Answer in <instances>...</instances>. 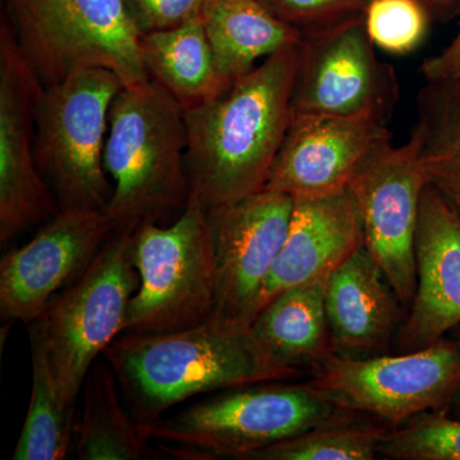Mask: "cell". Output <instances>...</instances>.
<instances>
[{"instance_id": "cell-29", "label": "cell", "mask_w": 460, "mask_h": 460, "mask_svg": "<svg viewBox=\"0 0 460 460\" xmlns=\"http://www.w3.org/2000/svg\"><path fill=\"white\" fill-rule=\"evenodd\" d=\"M206 0H127L142 33L172 29L199 16Z\"/></svg>"}, {"instance_id": "cell-19", "label": "cell", "mask_w": 460, "mask_h": 460, "mask_svg": "<svg viewBox=\"0 0 460 460\" xmlns=\"http://www.w3.org/2000/svg\"><path fill=\"white\" fill-rule=\"evenodd\" d=\"M140 48L148 77L184 111L213 102L232 86L217 69L201 14L172 29L141 33Z\"/></svg>"}, {"instance_id": "cell-20", "label": "cell", "mask_w": 460, "mask_h": 460, "mask_svg": "<svg viewBox=\"0 0 460 460\" xmlns=\"http://www.w3.org/2000/svg\"><path fill=\"white\" fill-rule=\"evenodd\" d=\"M201 18L217 69L229 84L260 60L304 40L259 0H206Z\"/></svg>"}, {"instance_id": "cell-10", "label": "cell", "mask_w": 460, "mask_h": 460, "mask_svg": "<svg viewBox=\"0 0 460 460\" xmlns=\"http://www.w3.org/2000/svg\"><path fill=\"white\" fill-rule=\"evenodd\" d=\"M396 99L394 71L375 54L363 14L304 36L293 115L368 118L386 123Z\"/></svg>"}, {"instance_id": "cell-23", "label": "cell", "mask_w": 460, "mask_h": 460, "mask_svg": "<svg viewBox=\"0 0 460 460\" xmlns=\"http://www.w3.org/2000/svg\"><path fill=\"white\" fill-rule=\"evenodd\" d=\"M417 105L426 181L460 217V80L426 81Z\"/></svg>"}, {"instance_id": "cell-25", "label": "cell", "mask_w": 460, "mask_h": 460, "mask_svg": "<svg viewBox=\"0 0 460 460\" xmlns=\"http://www.w3.org/2000/svg\"><path fill=\"white\" fill-rule=\"evenodd\" d=\"M343 411L302 434L269 445L242 460H371L389 434V426L356 420Z\"/></svg>"}, {"instance_id": "cell-12", "label": "cell", "mask_w": 460, "mask_h": 460, "mask_svg": "<svg viewBox=\"0 0 460 460\" xmlns=\"http://www.w3.org/2000/svg\"><path fill=\"white\" fill-rule=\"evenodd\" d=\"M44 87L23 56L7 13L0 25V242L49 222L60 210L33 151L35 104Z\"/></svg>"}, {"instance_id": "cell-6", "label": "cell", "mask_w": 460, "mask_h": 460, "mask_svg": "<svg viewBox=\"0 0 460 460\" xmlns=\"http://www.w3.org/2000/svg\"><path fill=\"white\" fill-rule=\"evenodd\" d=\"M14 35L44 86L105 68L124 86L150 80L127 0H5Z\"/></svg>"}, {"instance_id": "cell-27", "label": "cell", "mask_w": 460, "mask_h": 460, "mask_svg": "<svg viewBox=\"0 0 460 460\" xmlns=\"http://www.w3.org/2000/svg\"><path fill=\"white\" fill-rule=\"evenodd\" d=\"M429 14L420 0H370L363 21L375 48L393 56H407L425 40Z\"/></svg>"}, {"instance_id": "cell-28", "label": "cell", "mask_w": 460, "mask_h": 460, "mask_svg": "<svg viewBox=\"0 0 460 460\" xmlns=\"http://www.w3.org/2000/svg\"><path fill=\"white\" fill-rule=\"evenodd\" d=\"M302 36L363 14L370 0H259Z\"/></svg>"}, {"instance_id": "cell-5", "label": "cell", "mask_w": 460, "mask_h": 460, "mask_svg": "<svg viewBox=\"0 0 460 460\" xmlns=\"http://www.w3.org/2000/svg\"><path fill=\"white\" fill-rule=\"evenodd\" d=\"M124 87L105 68L75 72L42 87L35 104L33 151L60 208H105L113 193L104 165L109 114Z\"/></svg>"}, {"instance_id": "cell-31", "label": "cell", "mask_w": 460, "mask_h": 460, "mask_svg": "<svg viewBox=\"0 0 460 460\" xmlns=\"http://www.w3.org/2000/svg\"><path fill=\"white\" fill-rule=\"evenodd\" d=\"M450 337L456 339V341L460 344V325L456 326V328L450 332ZM445 413L449 414L453 419L460 420V386L456 396H454L452 404L449 405V408H447V411H445Z\"/></svg>"}, {"instance_id": "cell-9", "label": "cell", "mask_w": 460, "mask_h": 460, "mask_svg": "<svg viewBox=\"0 0 460 460\" xmlns=\"http://www.w3.org/2000/svg\"><path fill=\"white\" fill-rule=\"evenodd\" d=\"M338 408L390 429L426 411H447L460 386V344L452 337L414 352L354 358L334 353L310 381Z\"/></svg>"}, {"instance_id": "cell-26", "label": "cell", "mask_w": 460, "mask_h": 460, "mask_svg": "<svg viewBox=\"0 0 460 460\" xmlns=\"http://www.w3.org/2000/svg\"><path fill=\"white\" fill-rule=\"evenodd\" d=\"M380 456L393 460H460V420L426 411L390 429Z\"/></svg>"}, {"instance_id": "cell-16", "label": "cell", "mask_w": 460, "mask_h": 460, "mask_svg": "<svg viewBox=\"0 0 460 460\" xmlns=\"http://www.w3.org/2000/svg\"><path fill=\"white\" fill-rule=\"evenodd\" d=\"M414 252L416 293L398 330L399 353L438 343L460 325V217L429 184L420 198Z\"/></svg>"}, {"instance_id": "cell-32", "label": "cell", "mask_w": 460, "mask_h": 460, "mask_svg": "<svg viewBox=\"0 0 460 460\" xmlns=\"http://www.w3.org/2000/svg\"><path fill=\"white\" fill-rule=\"evenodd\" d=\"M429 12H444L447 9L458 5L460 0H420Z\"/></svg>"}, {"instance_id": "cell-7", "label": "cell", "mask_w": 460, "mask_h": 460, "mask_svg": "<svg viewBox=\"0 0 460 460\" xmlns=\"http://www.w3.org/2000/svg\"><path fill=\"white\" fill-rule=\"evenodd\" d=\"M138 286L135 232H113L89 269L30 323L68 401L77 402L93 363L122 334Z\"/></svg>"}, {"instance_id": "cell-8", "label": "cell", "mask_w": 460, "mask_h": 460, "mask_svg": "<svg viewBox=\"0 0 460 460\" xmlns=\"http://www.w3.org/2000/svg\"><path fill=\"white\" fill-rule=\"evenodd\" d=\"M135 257L140 286L123 332L164 334L211 320L217 290L213 232L208 208L195 192L171 226L145 224L136 230Z\"/></svg>"}, {"instance_id": "cell-2", "label": "cell", "mask_w": 460, "mask_h": 460, "mask_svg": "<svg viewBox=\"0 0 460 460\" xmlns=\"http://www.w3.org/2000/svg\"><path fill=\"white\" fill-rule=\"evenodd\" d=\"M102 357L138 425L195 396L302 374L272 356L251 325L217 319L164 334L123 332Z\"/></svg>"}, {"instance_id": "cell-11", "label": "cell", "mask_w": 460, "mask_h": 460, "mask_svg": "<svg viewBox=\"0 0 460 460\" xmlns=\"http://www.w3.org/2000/svg\"><path fill=\"white\" fill-rule=\"evenodd\" d=\"M426 186L416 127L404 144L390 141L375 151L349 186L361 214L363 246L402 305H411L416 293L414 244Z\"/></svg>"}, {"instance_id": "cell-14", "label": "cell", "mask_w": 460, "mask_h": 460, "mask_svg": "<svg viewBox=\"0 0 460 460\" xmlns=\"http://www.w3.org/2000/svg\"><path fill=\"white\" fill-rule=\"evenodd\" d=\"M113 233L102 208H60L40 232L0 262L3 321L32 323L74 284Z\"/></svg>"}, {"instance_id": "cell-24", "label": "cell", "mask_w": 460, "mask_h": 460, "mask_svg": "<svg viewBox=\"0 0 460 460\" xmlns=\"http://www.w3.org/2000/svg\"><path fill=\"white\" fill-rule=\"evenodd\" d=\"M32 347V390L13 460H63L74 449L77 402L60 389L40 345Z\"/></svg>"}, {"instance_id": "cell-15", "label": "cell", "mask_w": 460, "mask_h": 460, "mask_svg": "<svg viewBox=\"0 0 460 460\" xmlns=\"http://www.w3.org/2000/svg\"><path fill=\"white\" fill-rule=\"evenodd\" d=\"M390 141L380 120L293 115L263 189L295 199L338 195L349 190L362 165Z\"/></svg>"}, {"instance_id": "cell-13", "label": "cell", "mask_w": 460, "mask_h": 460, "mask_svg": "<svg viewBox=\"0 0 460 460\" xmlns=\"http://www.w3.org/2000/svg\"><path fill=\"white\" fill-rule=\"evenodd\" d=\"M295 199L261 190L208 208L213 232L217 290L211 319L251 325L257 301L279 255Z\"/></svg>"}, {"instance_id": "cell-30", "label": "cell", "mask_w": 460, "mask_h": 460, "mask_svg": "<svg viewBox=\"0 0 460 460\" xmlns=\"http://www.w3.org/2000/svg\"><path fill=\"white\" fill-rule=\"evenodd\" d=\"M459 23L453 40L440 53L429 57L420 66L426 81L460 80V2Z\"/></svg>"}, {"instance_id": "cell-4", "label": "cell", "mask_w": 460, "mask_h": 460, "mask_svg": "<svg viewBox=\"0 0 460 460\" xmlns=\"http://www.w3.org/2000/svg\"><path fill=\"white\" fill-rule=\"evenodd\" d=\"M343 411L311 383L271 381L223 390L138 428L163 456L242 460Z\"/></svg>"}, {"instance_id": "cell-18", "label": "cell", "mask_w": 460, "mask_h": 460, "mask_svg": "<svg viewBox=\"0 0 460 460\" xmlns=\"http://www.w3.org/2000/svg\"><path fill=\"white\" fill-rule=\"evenodd\" d=\"M325 305L337 352L383 349L401 317V301L363 244L330 274Z\"/></svg>"}, {"instance_id": "cell-21", "label": "cell", "mask_w": 460, "mask_h": 460, "mask_svg": "<svg viewBox=\"0 0 460 460\" xmlns=\"http://www.w3.org/2000/svg\"><path fill=\"white\" fill-rule=\"evenodd\" d=\"M329 277L290 288L266 305L251 323L260 343L288 366L301 368L337 353L326 314Z\"/></svg>"}, {"instance_id": "cell-17", "label": "cell", "mask_w": 460, "mask_h": 460, "mask_svg": "<svg viewBox=\"0 0 460 460\" xmlns=\"http://www.w3.org/2000/svg\"><path fill=\"white\" fill-rule=\"evenodd\" d=\"M362 244L361 214L349 190L295 199L286 241L262 288L255 317L290 288L332 274Z\"/></svg>"}, {"instance_id": "cell-22", "label": "cell", "mask_w": 460, "mask_h": 460, "mask_svg": "<svg viewBox=\"0 0 460 460\" xmlns=\"http://www.w3.org/2000/svg\"><path fill=\"white\" fill-rule=\"evenodd\" d=\"M117 376L102 357L84 384L83 411L74 449L80 460H142L160 456L142 436L138 423L120 402Z\"/></svg>"}, {"instance_id": "cell-1", "label": "cell", "mask_w": 460, "mask_h": 460, "mask_svg": "<svg viewBox=\"0 0 460 460\" xmlns=\"http://www.w3.org/2000/svg\"><path fill=\"white\" fill-rule=\"evenodd\" d=\"M302 41L263 59L219 98L184 111L190 190L206 208L265 187L293 118Z\"/></svg>"}, {"instance_id": "cell-3", "label": "cell", "mask_w": 460, "mask_h": 460, "mask_svg": "<svg viewBox=\"0 0 460 460\" xmlns=\"http://www.w3.org/2000/svg\"><path fill=\"white\" fill-rule=\"evenodd\" d=\"M187 146L183 108L162 84L150 78L118 93L104 150L114 184L102 210L113 232L163 224L183 210L190 193Z\"/></svg>"}]
</instances>
